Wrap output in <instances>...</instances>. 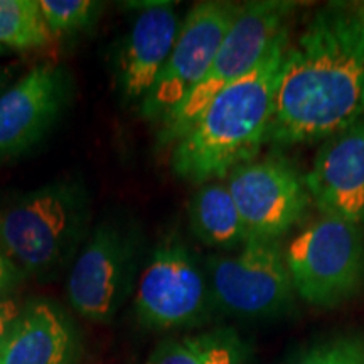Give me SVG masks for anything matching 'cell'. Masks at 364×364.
<instances>
[{
    "instance_id": "1",
    "label": "cell",
    "mask_w": 364,
    "mask_h": 364,
    "mask_svg": "<svg viewBox=\"0 0 364 364\" xmlns=\"http://www.w3.org/2000/svg\"><path fill=\"white\" fill-rule=\"evenodd\" d=\"M364 113V21L358 6L318 9L289 44L267 144L326 140Z\"/></svg>"
},
{
    "instance_id": "2",
    "label": "cell",
    "mask_w": 364,
    "mask_h": 364,
    "mask_svg": "<svg viewBox=\"0 0 364 364\" xmlns=\"http://www.w3.org/2000/svg\"><path fill=\"white\" fill-rule=\"evenodd\" d=\"M289 44L285 29L248 75L226 86L196 118L172 147L171 169L177 177L203 186L253 161L267 144Z\"/></svg>"
},
{
    "instance_id": "3",
    "label": "cell",
    "mask_w": 364,
    "mask_h": 364,
    "mask_svg": "<svg viewBox=\"0 0 364 364\" xmlns=\"http://www.w3.org/2000/svg\"><path fill=\"white\" fill-rule=\"evenodd\" d=\"M90 215V194L80 179L27 191L0 208V248L22 273L56 275L83 243Z\"/></svg>"
},
{
    "instance_id": "4",
    "label": "cell",
    "mask_w": 364,
    "mask_h": 364,
    "mask_svg": "<svg viewBox=\"0 0 364 364\" xmlns=\"http://www.w3.org/2000/svg\"><path fill=\"white\" fill-rule=\"evenodd\" d=\"M285 262L295 294L304 302L338 307L364 284L363 225L321 215L290 241Z\"/></svg>"
},
{
    "instance_id": "5",
    "label": "cell",
    "mask_w": 364,
    "mask_h": 364,
    "mask_svg": "<svg viewBox=\"0 0 364 364\" xmlns=\"http://www.w3.org/2000/svg\"><path fill=\"white\" fill-rule=\"evenodd\" d=\"M295 7L297 4L287 0H255L241 6L206 76L162 120L159 144L174 145L218 93L248 75L287 29Z\"/></svg>"
},
{
    "instance_id": "6",
    "label": "cell",
    "mask_w": 364,
    "mask_h": 364,
    "mask_svg": "<svg viewBox=\"0 0 364 364\" xmlns=\"http://www.w3.org/2000/svg\"><path fill=\"white\" fill-rule=\"evenodd\" d=\"M213 306L245 321H270L294 306L295 290L280 241L248 240L240 252L206 262Z\"/></svg>"
},
{
    "instance_id": "7",
    "label": "cell",
    "mask_w": 364,
    "mask_h": 364,
    "mask_svg": "<svg viewBox=\"0 0 364 364\" xmlns=\"http://www.w3.org/2000/svg\"><path fill=\"white\" fill-rule=\"evenodd\" d=\"M213 307L208 277L191 250L177 236L164 240L136 285L139 321L152 329L194 327L206 321Z\"/></svg>"
},
{
    "instance_id": "8",
    "label": "cell",
    "mask_w": 364,
    "mask_h": 364,
    "mask_svg": "<svg viewBox=\"0 0 364 364\" xmlns=\"http://www.w3.org/2000/svg\"><path fill=\"white\" fill-rule=\"evenodd\" d=\"M240 11V4L220 0L198 2L191 9L156 83L140 102V115L162 124L179 107L206 76Z\"/></svg>"
},
{
    "instance_id": "9",
    "label": "cell",
    "mask_w": 364,
    "mask_h": 364,
    "mask_svg": "<svg viewBox=\"0 0 364 364\" xmlns=\"http://www.w3.org/2000/svg\"><path fill=\"white\" fill-rule=\"evenodd\" d=\"M248 240L280 241L307 215L306 176L289 159L270 156L241 164L228 176Z\"/></svg>"
},
{
    "instance_id": "10",
    "label": "cell",
    "mask_w": 364,
    "mask_h": 364,
    "mask_svg": "<svg viewBox=\"0 0 364 364\" xmlns=\"http://www.w3.org/2000/svg\"><path fill=\"white\" fill-rule=\"evenodd\" d=\"M136 250V238L118 221L105 220L91 231L68 277V299L81 317L113 321L130 294Z\"/></svg>"
},
{
    "instance_id": "11",
    "label": "cell",
    "mask_w": 364,
    "mask_h": 364,
    "mask_svg": "<svg viewBox=\"0 0 364 364\" xmlns=\"http://www.w3.org/2000/svg\"><path fill=\"white\" fill-rule=\"evenodd\" d=\"M71 97L65 68L41 65L0 95V164L24 156L56 125Z\"/></svg>"
},
{
    "instance_id": "12",
    "label": "cell",
    "mask_w": 364,
    "mask_h": 364,
    "mask_svg": "<svg viewBox=\"0 0 364 364\" xmlns=\"http://www.w3.org/2000/svg\"><path fill=\"white\" fill-rule=\"evenodd\" d=\"M312 203L321 215L364 223V113L329 136L306 174Z\"/></svg>"
},
{
    "instance_id": "13",
    "label": "cell",
    "mask_w": 364,
    "mask_h": 364,
    "mask_svg": "<svg viewBox=\"0 0 364 364\" xmlns=\"http://www.w3.org/2000/svg\"><path fill=\"white\" fill-rule=\"evenodd\" d=\"M181 22L172 2L139 7L115 61L118 88L127 102H142L174 48Z\"/></svg>"
},
{
    "instance_id": "14",
    "label": "cell",
    "mask_w": 364,
    "mask_h": 364,
    "mask_svg": "<svg viewBox=\"0 0 364 364\" xmlns=\"http://www.w3.org/2000/svg\"><path fill=\"white\" fill-rule=\"evenodd\" d=\"M75 329L65 314L49 302H34L22 311L0 349V364H73Z\"/></svg>"
},
{
    "instance_id": "15",
    "label": "cell",
    "mask_w": 364,
    "mask_h": 364,
    "mask_svg": "<svg viewBox=\"0 0 364 364\" xmlns=\"http://www.w3.org/2000/svg\"><path fill=\"white\" fill-rule=\"evenodd\" d=\"M189 225L196 238L211 248H240L248 233L226 184L206 182L189 203Z\"/></svg>"
},
{
    "instance_id": "16",
    "label": "cell",
    "mask_w": 364,
    "mask_h": 364,
    "mask_svg": "<svg viewBox=\"0 0 364 364\" xmlns=\"http://www.w3.org/2000/svg\"><path fill=\"white\" fill-rule=\"evenodd\" d=\"M51 38L38 0H0V46L4 49H41Z\"/></svg>"
},
{
    "instance_id": "17",
    "label": "cell",
    "mask_w": 364,
    "mask_h": 364,
    "mask_svg": "<svg viewBox=\"0 0 364 364\" xmlns=\"http://www.w3.org/2000/svg\"><path fill=\"white\" fill-rule=\"evenodd\" d=\"M184 343L193 349L199 364H248V346L233 327H215L201 334L188 336Z\"/></svg>"
},
{
    "instance_id": "18",
    "label": "cell",
    "mask_w": 364,
    "mask_h": 364,
    "mask_svg": "<svg viewBox=\"0 0 364 364\" xmlns=\"http://www.w3.org/2000/svg\"><path fill=\"white\" fill-rule=\"evenodd\" d=\"M284 364H364V332H344L316 341Z\"/></svg>"
},
{
    "instance_id": "19",
    "label": "cell",
    "mask_w": 364,
    "mask_h": 364,
    "mask_svg": "<svg viewBox=\"0 0 364 364\" xmlns=\"http://www.w3.org/2000/svg\"><path fill=\"white\" fill-rule=\"evenodd\" d=\"M39 7L51 36H66L93 26L102 4L91 0H39Z\"/></svg>"
},
{
    "instance_id": "20",
    "label": "cell",
    "mask_w": 364,
    "mask_h": 364,
    "mask_svg": "<svg viewBox=\"0 0 364 364\" xmlns=\"http://www.w3.org/2000/svg\"><path fill=\"white\" fill-rule=\"evenodd\" d=\"M147 364H199V359L184 339H166L154 349Z\"/></svg>"
},
{
    "instance_id": "21",
    "label": "cell",
    "mask_w": 364,
    "mask_h": 364,
    "mask_svg": "<svg viewBox=\"0 0 364 364\" xmlns=\"http://www.w3.org/2000/svg\"><path fill=\"white\" fill-rule=\"evenodd\" d=\"M21 314L22 309L16 299L0 295V349L6 344L9 334L12 332V327L16 326Z\"/></svg>"
},
{
    "instance_id": "22",
    "label": "cell",
    "mask_w": 364,
    "mask_h": 364,
    "mask_svg": "<svg viewBox=\"0 0 364 364\" xmlns=\"http://www.w3.org/2000/svg\"><path fill=\"white\" fill-rule=\"evenodd\" d=\"M22 270L7 257L6 252L0 248V295H4L12 287H16L22 279Z\"/></svg>"
},
{
    "instance_id": "23",
    "label": "cell",
    "mask_w": 364,
    "mask_h": 364,
    "mask_svg": "<svg viewBox=\"0 0 364 364\" xmlns=\"http://www.w3.org/2000/svg\"><path fill=\"white\" fill-rule=\"evenodd\" d=\"M17 68L12 66V65H7V66H0V95L6 91L9 86L12 85V80H14V75H16Z\"/></svg>"
},
{
    "instance_id": "24",
    "label": "cell",
    "mask_w": 364,
    "mask_h": 364,
    "mask_svg": "<svg viewBox=\"0 0 364 364\" xmlns=\"http://www.w3.org/2000/svg\"><path fill=\"white\" fill-rule=\"evenodd\" d=\"M358 11H359V14H361V17H363V21H364V2L363 4H358Z\"/></svg>"
},
{
    "instance_id": "25",
    "label": "cell",
    "mask_w": 364,
    "mask_h": 364,
    "mask_svg": "<svg viewBox=\"0 0 364 364\" xmlns=\"http://www.w3.org/2000/svg\"><path fill=\"white\" fill-rule=\"evenodd\" d=\"M2 54H6V49H4L2 46H0V56H2Z\"/></svg>"
}]
</instances>
